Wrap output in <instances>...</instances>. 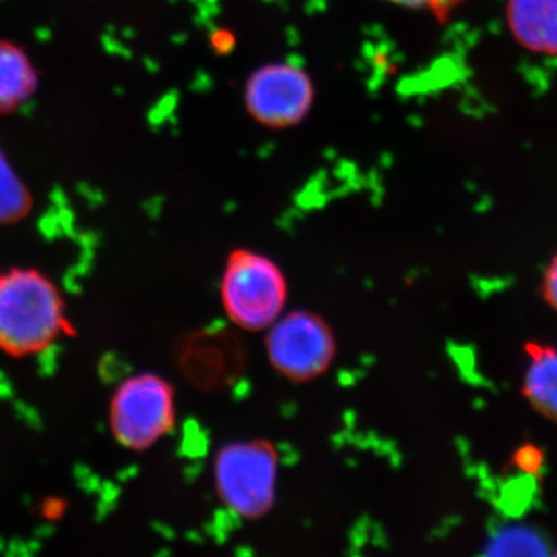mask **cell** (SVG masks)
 <instances>
[{
    "label": "cell",
    "mask_w": 557,
    "mask_h": 557,
    "mask_svg": "<svg viewBox=\"0 0 557 557\" xmlns=\"http://www.w3.org/2000/svg\"><path fill=\"white\" fill-rule=\"evenodd\" d=\"M64 299L50 277L32 269L0 271V350L30 357L67 330Z\"/></svg>",
    "instance_id": "cell-1"
},
{
    "label": "cell",
    "mask_w": 557,
    "mask_h": 557,
    "mask_svg": "<svg viewBox=\"0 0 557 557\" xmlns=\"http://www.w3.org/2000/svg\"><path fill=\"white\" fill-rule=\"evenodd\" d=\"M220 304L230 324L242 332L259 333L287 310V274L276 260L249 248L230 252L219 282Z\"/></svg>",
    "instance_id": "cell-2"
},
{
    "label": "cell",
    "mask_w": 557,
    "mask_h": 557,
    "mask_svg": "<svg viewBox=\"0 0 557 557\" xmlns=\"http://www.w3.org/2000/svg\"><path fill=\"white\" fill-rule=\"evenodd\" d=\"M281 456L265 438L226 443L212 460L220 504L242 520H260L276 505Z\"/></svg>",
    "instance_id": "cell-3"
},
{
    "label": "cell",
    "mask_w": 557,
    "mask_h": 557,
    "mask_svg": "<svg viewBox=\"0 0 557 557\" xmlns=\"http://www.w3.org/2000/svg\"><path fill=\"white\" fill-rule=\"evenodd\" d=\"M175 421V388L159 373L143 372L129 376L110 399V431L123 448L135 453L156 446L174 431Z\"/></svg>",
    "instance_id": "cell-4"
},
{
    "label": "cell",
    "mask_w": 557,
    "mask_h": 557,
    "mask_svg": "<svg viewBox=\"0 0 557 557\" xmlns=\"http://www.w3.org/2000/svg\"><path fill=\"white\" fill-rule=\"evenodd\" d=\"M263 333L271 369L289 383L321 379L338 357L335 332L317 311L285 310Z\"/></svg>",
    "instance_id": "cell-5"
},
{
    "label": "cell",
    "mask_w": 557,
    "mask_h": 557,
    "mask_svg": "<svg viewBox=\"0 0 557 557\" xmlns=\"http://www.w3.org/2000/svg\"><path fill=\"white\" fill-rule=\"evenodd\" d=\"M313 100L310 76L288 62L263 65L252 73L245 90L249 115L273 129L300 123L310 112Z\"/></svg>",
    "instance_id": "cell-6"
},
{
    "label": "cell",
    "mask_w": 557,
    "mask_h": 557,
    "mask_svg": "<svg viewBox=\"0 0 557 557\" xmlns=\"http://www.w3.org/2000/svg\"><path fill=\"white\" fill-rule=\"evenodd\" d=\"M183 375L203 388L222 387L244 369V350L237 336L203 330L193 333L177 348Z\"/></svg>",
    "instance_id": "cell-7"
},
{
    "label": "cell",
    "mask_w": 557,
    "mask_h": 557,
    "mask_svg": "<svg viewBox=\"0 0 557 557\" xmlns=\"http://www.w3.org/2000/svg\"><path fill=\"white\" fill-rule=\"evenodd\" d=\"M505 17L522 49L557 57V0H507Z\"/></svg>",
    "instance_id": "cell-8"
},
{
    "label": "cell",
    "mask_w": 557,
    "mask_h": 557,
    "mask_svg": "<svg viewBox=\"0 0 557 557\" xmlns=\"http://www.w3.org/2000/svg\"><path fill=\"white\" fill-rule=\"evenodd\" d=\"M522 380V397L539 416L557 424V347L530 341Z\"/></svg>",
    "instance_id": "cell-9"
},
{
    "label": "cell",
    "mask_w": 557,
    "mask_h": 557,
    "mask_svg": "<svg viewBox=\"0 0 557 557\" xmlns=\"http://www.w3.org/2000/svg\"><path fill=\"white\" fill-rule=\"evenodd\" d=\"M36 89V72L25 51L0 40V112L20 108Z\"/></svg>",
    "instance_id": "cell-10"
},
{
    "label": "cell",
    "mask_w": 557,
    "mask_h": 557,
    "mask_svg": "<svg viewBox=\"0 0 557 557\" xmlns=\"http://www.w3.org/2000/svg\"><path fill=\"white\" fill-rule=\"evenodd\" d=\"M30 209L32 196L27 186L0 150V225L20 222Z\"/></svg>",
    "instance_id": "cell-11"
},
{
    "label": "cell",
    "mask_w": 557,
    "mask_h": 557,
    "mask_svg": "<svg viewBox=\"0 0 557 557\" xmlns=\"http://www.w3.org/2000/svg\"><path fill=\"white\" fill-rule=\"evenodd\" d=\"M387 2L405 9L428 11L435 20L445 22L467 0H387Z\"/></svg>",
    "instance_id": "cell-12"
},
{
    "label": "cell",
    "mask_w": 557,
    "mask_h": 557,
    "mask_svg": "<svg viewBox=\"0 0 557 557\" xmlns=\"http://www.w3.org/2000/svg\"><path fill=\"white\" fill-rule=\"evenodd\" d=\"M512 463L525 474H537L544 468V453L534 445L520 446L512 457Z\"/></svg>",
    "instance_id": "cell-13"
},
{
    "label": "cell",
    "mask_w": 557,
    "mask_h": 557,
    "mask_svg": "<svg viewBox=\"0 0 557 557\" xmlns=\"http://www.w3.org/2000/svg\"><path fill=\"white\" fill-rule=\"evenodd\" d=\"M541 295L549 309L557 313V255L549 260L541 282Z\"/></svg>",
    "instance_id": "cell-14"
}]
</instances>
